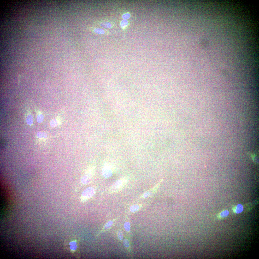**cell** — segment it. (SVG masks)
I'll list each match as a JSON object with an SVG mask.
<instances>
[{
  "instance_id": "5",
  "label": "cell",
  "mask_w": 259,
  "mask_h": 259,
  "mask_svg": "<svg viewBox=\"0 0 259 259\" xmlns=\"http://www.w3.org/2000/svg\"><path fill=\"white\" fill-rule=\"evenodd\" d=\"M95 191L94 188L91 187L85 189L82 192L80 197L81 200L85 202L91 198L94 194Z\"/></svg>"
},
{
  "instance_id": "18",
  "label": "cell",
  "mask_w": 259,
  "mask_h": 259,
  "mask_svg": "<svg viewBox=\"0 0 259 259\" xmlns=\"http://www.w3.org/2000/svg\"><path fill=\"white\" fill-rule=\"evenodd\" d=\"M118 236L119 240L122 241L123 238V234L121 230H119L118 232Z\"/></svg>"
},
{
  "instance_id": "7",
  "label": "cell",
  "mask_w": 259,
  "mask_h": 259,
  "mask_svg": "<svg viewBox=\"0 0 259 259\" xmlns=\"http://www.w3.org/2000/svg\"><path fill=\"white\" fill-rule=\"evenodd\" d=\"M102 173L103 176L106 178L111 176L112 171L111 167L108 165H105L102 169Z\"/></svg>"
},
{
  "instance_id": "3",
  "label": "cell",
  "mask_w": 259,
  "mask_h": 259,
  "mask_svg": "<svg viewBox=\"0 0 259 259\" xmlns=\"http://www.w3.org/2000/svg\"><path fill=\"white\" fill-rule=\"evenodd\" d=\"M87 28L93 33L100 35H108L116 33L118 31L115 30L104 29L94 25Z\"/></svg>"
},
{
  "instance_id": "19",
  "label": "cell",
  "mask_w": 259,
  "mask_h": 259,
  "mask_svg": "<svg viewBox=\"0 0 259 259\" xmlns=\"http://www.w3.org/2000/svg\"><path fill=\"white\" fill-rule=\"evenodd\" d=\"M43 115L41 114H38L37 117V120L39 123H41L43 120Z\"/></svg>"
},
{
  "instance_id": "1",
  "label": "cell",
  "mask_w": 259,
  "mask_h": 259,
  "mask_svg": "<svg viewBox=\"0 0 259 259\" xmlns=\"http://www.w3.org/2000/svg\"><path fill=\"white\" fill-rule=\"evenodd\" d=\"M79 239L75 236H71L68 237L64 242L65 249L71 253L78 257L80 255Z\"/></svg>"
},
{
  "instance_id": "6",
  "label": "cell",
  "mask_w": 259,
  "mask_h": 259,
  "mask_svg": "<svg viewBox=\"0 0 259 259\" xmlns=\"http://www.w3.org/2000/svg\"><path fill=\"white\" fill-rule=\"evenodd\" d=\"M93 174L90 172L86 173L82 177L81 182L84 184H87L90 183L93 178Z\"/></svg>"
},
{
  "instance_id": "14",
  "label": "cell",
  "mask_w": 259,
  "mask_h": 259,
  "mask_svg": "<svg viewBox=\"0 0 259 259\" xmlns=\"http://www.w3.org/2000/svg\"><path fill=\"white\" fill-rule=\"evenodd\" d=\"M113 223V220H110L108 221L105 224L102 231L103 230H106L110 229L112 226Z\"/></svg>"
},
{
  "instance_id": "11",
  "label": "cell",
  "mask_w": 259,
  "mask_h": 259,
  "mask_svg": "<svg viewBox=\"0 0 259 259\" xmlns=\"http://www.w3.org/2000/svg\"><path fill=\"white\" fill-rule=\"evenodd\" d=\"M128 24V21L127 20L122 19L121 20L119 24L121 28L123 30L125 29Z\"/></svg>"
},
{
  "instance_id": "15",
  "label": "cell",
  "mask_w": 259,
  "mask_h": 259,
  "mask_svg": "<svg viewBox=\"0 0 259 259\" xmlns=\"http://www.w3.org/2000/svg\"><path fill=\"white\" fill-rule=\"evenodd\" d=\"M243 209V206L241 204H238L236 206L235 212L236 213H239L242 212Z\"/></svg>"
},
{
  "instance_id": "12",
  "label": "cell",
  "mask_w": 259,
  "mask_h": 259,
  "mask_svg": "<svg viewBox=\"0 0 259 259\" xmlns=\"http://www.w3.org/2000/svg\"><path fill=\"white\" fill-rule=\"evenodd\" d=\"M142 207V206L141 205H133L130 207V210L131 212L134 213L140 210Z\"/></svg>"
},
{
  "instance_id": "10",
  "label": "cell",
  "mask_w": 259,
  "mask_h": 259,
  "mask_svg": "<svg viewBox=\"0 0 259 259\" xmlns=\"http://www.w3.org/2000/svg\"><path fill=\"white\" fill-rule=\"evenodd\" d=\"M117 12L120 14L123 19L127 20L130 17V14L129 12H123L118 9H117Z\"/></svg>"
},
{
  "instance_id": "13",
  "label": "cell",
  "mask_w": 259,
  "mask_h": 259,
  "mask_svg": "<svg viewBox=\"0 0 259 259\" xmlns=\"http://www.w3.org/2000/svg\"><path fill=\"white\" fill-rule=\"evenodd\" d=\"M26 122L29 125H32L33 122V118L32 115L31 114H29L27 116L26 118Z\"/></svg>"
},
{
  "instance_id": "8",
  "label": "cell",
  "mask_w": 259,
  "mask_h": 259,
  "mask_svg": "<svg viewBox=\"0 0 259 259\" xmlns=\"http://www.w3.org/2000/svg\"><path fill=\"white\" fill-rule=\"evenodd\" d=\"M124 226L125 231L128 235V236L129 238L130 239L131 224L129 219H127L125 221Z\"/></svg>"
},
{
  "instance_id": "9",
  "label": "cell",
  "mask_w": 259,
  "mask_h": 259,
  "mask_svg": "<svg viewBox=\"0 0 259 259\" xmlns=\"http://www.w3.org/2000/svg\"><path fill=\"white\" fill-rule=\"evenodd\" d=\"M123 243L124 247L129 252L132 251L130 240L128 238H126L124 239Z\"/></svg>"
},
{
  "instance_id": "4",
  "label": "cell",
  "mask_w": 259,
  "mask_h": 259,
  "mask_svg": "<svg viewBox=\"0 0 259 259\" xmlns=\"http://www.w3.org/2000/svg\"><path fill=\"white\" fill-rule=\"evenodd\" d=\"M128 180L126 179L122 178L116 181L110 187L108 192L110 193H113L121 190L125 185Z\"/></svg>"
},
{
  "instance_id": "16",
  "label": "cell",
  "mask_w": 259,
  "mask_h": 259,
  "mask_svg": "<svg viewBox=\"0 0 259 259\" xmlns=\"http://www.w3.org/2000/svg\"><path fill=\"white\" fill-rule=\"evenodd\" d=\"M229 213V212L228 211L225 210L220 213L219 215V217L221 218H225L228 216Z\"/></svg>"
},
{
  "instance_id": "2",
  "label": "cell",
  "mask_w": 259,
  "mask_h": 259,
  "mask_svg": "<svg viewBox=\"0 0 259 259\" xmlns=\"http://www.w3.org/2000/svg\"><path fill=\"white\" fill-rule=\"evenodd\" d=\"M94 26L107 29H112L116 25L115 18L111 17H105L100 18L94 22Z\"/></svg>"
},
{
  "instance_id": "17",
  "label": "cell",
  "mask_w": 259,
  "mask_h": 259,
  "mask_svg": "<svg viewBox=\"0 0 259 259\" xmlns=\"http://www.w3.org/2000/svg\"><path fill=\"white\" fill-rule=\"evenodd\" d=\"M37 137L40 138H45L47 137V135L45 133L41 132H37Z\"/></svg>"
}]
</instances>
